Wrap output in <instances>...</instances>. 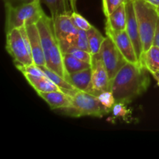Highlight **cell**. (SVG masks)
<instances>
[{"instance_id": "cell-14", "label": "cell", "mask_w": 159, "mask_h": 159, "mask_svg": "<svg viewBox=\"0 0 159 159\" xmlns=\"http://www.w3.org/2000/svg\"><path fill=\"white\" fill-rule=\"evenodd\" d=\"M127 26V9L126 2L115 9L110 15L107 16L106 30L120 32L126 30Z\"/></svg>"}, {"instance_id": "cell-2", "label": "cell", "mask_w": 159, "mask_h": 159, "mask_svg": "<svg viewBox=\"0 0 159 159\" xmlns=\"http://www.w3.org/2000/svg\"><path fill=\"white\" fill-rule=\"evenodd\" d=\"M44 52L46 67L65 79L66 75L63 62V51L56 36L54 22L46 14L37 23Z\"/></svg>"}, {"instance_id": "cell-23", "label": "cell", "mask_w": 159, "mask_h": 159, "mask_svg": "<svg viewBox=\"0 0 159 159\" xmlns=\"http://www.w3.org/2000/svg\"><path fill=\"white\" fill-rule=\"evenodd\" d=\"M71 20H72V22L79 30L88 31L93 26V25L90 24L89 22L86 19H85L82 15L78 13L76 11H72L71 12Z\"/></svg>"}, {"instance_id": "cell-19", "label": "cell", "mask_w": 159, "mask_h": 159, "mask_svg": "<svg viewBox=\"0 0 159 159\" xmlns=\"http://www.w3.org/2000/svg\"><path fill=\"white\" fill-rule=\"evenodd\" d=\"M51 12V17L54 20L61 14L71 13L72 9L68 0H42Z\"/></svg>"}, {"instance_id": "cell-22", "label": "cell", "mask_w": 159, "mask_h": 159, "mask_svg": "<svg viewBox=\"0 0 159 159\" xmlns=\"http://www.w3.org/2000/svg\"><path fill=\"white\" fill-rule=\"evenodd\" d=\"M97 98L99 102H101V104L110 111H111L114 104L116 102L114 96L110 90L102 92L97 95Z\"/></svg>"}, {"instance_id": "cell-28", "label": "cell", "mask_w": 159, "mask_h": 159, "mask_svg": "<svg viewBox=\"0 0 159 159\" xmlns=\"http://www.w3.org/2000/svg\"><path fill=\"white\" fill-rule=\"evenodd\" d=\"M2 1L3 2H4L5 6L16 7V6H22V5L38 1V0H2Z\"/></svg>"}, {"instance_id": "cell-9", "label": "cell", "mask_w": 159, "mask_h": 159, "mask_svg": "<svg viewBox=\"0 0 159 159\" xmlns=\"http://www.w3.org/2000/svg\"><path fill=\"white\" fill-rule=\"evenodd\" d=\"M110 90V79L99 54L93 56L92 85L90 93L97 96L103 91Z\"/></svg>"}, {"instance_id": "cell-13", "label": "cell", "mask_w": 159, "mask_h": 159, "mask_svg": "<svg viewBox=\"0 0 159 159\" xmlns=\"http://www.w3.org/2000/svg\"><path fill=\"white\" fill-rule=\"evenodd\" d=\"M37 93L53 110L69 107L72 104V98L61 90Z\"/></svg>"}, {"instance_id": "cell-29", "label": "cell", "mask_w": 159, "mask_h": 159, "mask_svg": "<svg viewBox=\"0 0 159 159\" xmlns=\"http://www.w3.org/2000/svg\"><path fill=\"white\" fill-rule=\"evenodd\" d=\"M153 45H156L157 47H158V48H159V20H158V25H157L156 31H155Z\"/></svg>"}, {"instance_id": "cell-5", "label": "cell", "mask_w": 159, "mask_h": 159, "mask_svg": "<svg viewBox=\"0 0 159 159\" xmlns=\"http://www.w3.org/2000/svg\"><path fill=\"white\" fill-rule=\"evenodd\" d=\"M5 8L6 33L15 28L37 23L45 14L40 6V0L16 7L5 6Z\"/></svg>"}, {"instance_id": "cell-30", "label": "cell", "mask_w": 159, "mask_h": 159, "mask_svg": "<svg viewBox=\"0 0 159 159\" xmlns=\"http://www.w3.org/2000/svg\"><path fill=\"white\" fill-rule=\"evenodd\" d=\"M145 2H148L149 4H151L152 6H153L154 7H155L157 9V10L159 12V0H144Z\"/></svg>"}, {"instance_id": "cell-8", "label": "cell", "mask_w": 159, "mask_h": 159, "mask_svg": "<svg viewBox=\"0 0 159 159\" xmlns=\"http://www.w3.org/2000/svg\"><path fill=\"white\" fill-rule=\"evenodd\" d=\"M53 22L54 31L62 50L76 37L79 30L72 22L71 13L58 15L53 20Z\"/></svg>"}, {"instance_id": "cell-1", "label": "cell", "mask_w": 159, "mask_h": 159, "mask_svg": "<svg viewBox=\"0 0 159 159\" xmlns=\"http://www.w3.org/2000/svg\"><path fill=\"white\" fill-rule=\"evenodd\" d=\"M148 73L141 64L127 62L110 81V91L116 102L127 104L147 91L150 85Z\"/></svg>"}, {"instance_id": "cell-11", "label": "cell", "mask_w": 159, "mask_h": 159, "mask_svg": "<svg viewBox=\"0 0 159 159\" xmlns=\"http://www.w3.org/2000/svg\"><path fill=\"white\" fill-rule=\"evenodd\" d=\"M106 34L107 37H110L113 40L127 62L133 64H141L138 60L134 46L129 37L127 31L113 32L110 30H106Z\"/></svg>"}, {"instance_id": "cell-26", "label": "cell", "mask_w": 159, "mask_h": 159, "mask_svg": "<svg viewBox=\"0 0 159 159\" xmlns=\"http://www.w3.org/2000/svg\"><path fill=\"white\" fill-rule=\"evenodd\" d=\"M127 0H102V9L105 16H108L120 6L127 2Z\"/></svg>"}, {"instance_id": "cell-4", "label": "cell", "mask_w": 159, "mask_h": 159, "mask_svg": "<svg viewBox=\"0 0 159 159\" xmlns=\"http://www.w3.org/2000/svg\"><path fill=\"white\" fill-rule=\"evenodd\" d=\"M71 107L60 109L64 114L72 117H81L85 116L102 117L110 110L104 107L98 99L97 96L91 93L78 91L72 96Z\"/></svg>"}, {"instance_id": "cell-15", "label": "cell", "mask_w": 159, "mask_h": 159, "mask_svg": "<svg viewBox=\"0 0 159 159\" xmlns=\"http://www.w3.org/2000/svg\"><path fill=\"white\" fill-rule=\"evenodd\" d=\"M65 79L79 91L90 93L92 85V68L78 71V72L67 74Z\"/></svg>"}, {"instance_id": "cell-6", "label": "cell", "mask_w": 159, "mask_h": 159, "mask_svg": "<svg viewBox=\"0 0 159 159\" xmlns=\"http://www.w3.org/2000/svg\"><path fill=\"white\" fill-rule=\"evenodd\" d=\"M6 34V50L16 67L34 64L26 26L11 30Z\"/></svg>"}, {"instance_id": "cell-12", "label": "cell", "mask_w": 159, "mask_h": 159, "mask_svg": "<svg viewBox=\"0 0 159 159\" xmlns=\"http://www.w3.org/2000/svg\"><path fill=\"white\" fill-rule=\"evenodd\" d=\"M26 29L34 64L38 66H46L44 52H43V45L40 38V31L37 27V23L27 25L26 26Z\"/></svg>"}, {"instance_id": "cell-31", "label": "cell", "mask_w": 159, "mask_h": 159, "mask_svg": "<svg viewBox=\"0 0 159 159\" xmlns=\"http://www.w3.org/2000/svg\"><path fill=\"white\" fill-rule=\"evenodd\" d=\"M78 0H69L70 6H71L72 11H76L77 8H76V3H77Z\"/></svg>"}, {"instance_id": "cell-20", "label": "cell", "mask_w": 159, "mask_h": 159, "mask_svg": "<svg viewBox=\"0 0 159 159\" xmlns=\"http://www.w3.org/2000/svg\"><path fill=\"white\" fill-rule=\"evenodd\" d=\"M86 33L90 48V52L93 54V56L98 54L106 37H103L102 34L93 26H92L91 29L86 31Z\"/></svg>"}, {"instance_id": "cell-16", "label": "cell", "mask_w": 159, "mask_h": 159, "mask_svg": "<svg viewBox=\"0 0 159 159\" xmlns=\"http://www.w3.org/2000/svg\"><path fill=\"white\" fill-rule=\"evenodd\" d=\"M25 79L28 83L35 89L37 93H48L61 90L48 76H34L25 75Z\"/></svg>"}, {"instance_id": "cell-27", "label": "cell", "mask_w": 159, "mask_h": 159, "mask_svg": "<svg viewBox=\"0 0 159 159\" xmlns=\"http://www.w3.org/2000/svg\"><path fill=\"white\" fill-rule=\"evenodd\" d=\"M126 104L127 103H124L122 102H116L111 110L113 116L123 118L124 120L127 119L130 111L127 108Z\"/></svg>"}, {"instance_id": "cell-7", "label": "cell", "mask_w": 159, "mask_h": 159, "mask_svg": "<svg viewBox=\"0 0 159 159\" xmlns=\"http://www.w3.org/2000/svg\"><path fill=\"white\" fill-rule=\"evenodd\" d=\"M99 55L108 72L110 81L127 62L113 40L107 36L101 47Z\"/></svg>"}, {"instance_id": "cell-24", "label": "cell", "mask_w": 159, "mask_h": 159, "mask_svg": "<svg viewBox=\"0 0 159 159\" xmlns=\"http://www.w3.org/2000/svg\"><path fill=\"white\" fill-rule=\"evenodd\" d=\"M16 68L19 71H20L23 73V75H30L34 76H47L46 74L43 72V70L40 68V67L34 63L28 65L17 66Z\"/></svg>"}, {"instance_id": "cell-17", "label": "cell", "mask_w": 159, "mask_h": 159, "mask_svg": "<svg viewBox=\"0 0 159 159\" xmlns=\"http://www.w3.org/2000/svg\"><path fill=\"white\" fill-rule=\"evenodd\" d=\"M141 64L152 75L159 72V48L152 45L146 52L143 53Z\"/></svg>"}, {"instance_id": "cell-3", "label": "cell", "mask_w": 159, "mask_h": 159, "mask_svg": "<svg viewBox=\"0 0 159 159\" xmlns=\"http://www.w3.org/2000/svg\"><path fill=\"white\" fill-rule=\"evenodd\" d=\"M134 6L144 53L153 45L159 12L156 8L144 0H134Z\"/></svg>"}, {"instance_id": "cell-32", "label": "cell", "mask_w": 159, "mask_h": 159, "mask_svg": "<svg viewBox=\"0 0 159 159\" xmlns=\"http://www.w3.org/2000/svg\"><path fill=\"white\" fill-rule=\"evenodd\" d=\"M152 76H153L154 79H155V80L157 81V82H158V85H159V72L155 73V74L152 75Z\"/></svg>"}, {"instance_id": "cell-21", "label": "cell", "mask_w": 159, "mask_h": 159, "mask_svg": "<svg viewBox=\"0 0 159 159\" xmlns=\"http://www.w3.org/2000/svg\"><path fill=\"white\" fill-rule=\"evenodd\" d=\"M70 48H79V49H82L84 50V51L90 52V48L89 44V40L88 37H87L86 31L79 30V33H78V34L76 35V37L70 42L69 44H68L66 47L62 48L63 53H65V51L68 49H69Z\"/></svg>"}, {"instance_id": "cell-33", "label": "cell", "mask_w": 159, "mask_h": 159, "mask_svg": "<svg viewBox=\"0 0 159 159\" xmlns=\"http://www.w3.org/2000/svg\"><path fill=\"white\" fill-rule=\"evenodd\" d=\"M68 1H69V0H68Z\"/></svg>"}, {"instance_id": "cell-10", "label": "cell", "mask_w": 159, "mask_h": 159, "mask_svg": "<svg viewBox=\"0 0 159 159\" xmlns=\"http://www.w3.org/2000/svg\"><path fill=\"white\" fill-rule=\"evenodd\" d=\"M126 9H127L126 31H127L129 37L130 38L134 46L138 60L141 63V59L143 54V47L142 43H141V36H140L138 20H137L136 14H135L134 0H127V2H126Z\"/></svg>"}, {"instance_id": "cell-25", "label": "cell", "mask_w": 159, "mask_h": 159, "mask_svg": "<svg viewBox=\"0 0 159 159\" xmlns=\"http://www.w3.org/2000/svg\"><path fill=\"white\" fill-rule=\"evenodd\" d=\"M65 53L71 54V55L77 57L79 60L83 61L89 63L91 65L93 63V54L90 52H89V51H84V50L82 49H79V48H70L69 49H68L65 51Z\"/></svg>"}, {"instance_id": "cell-18", "label": "cell", "mask_w": 159, "mask_h": 159, "mask_svg": "<svg viewBox=\"0 0 159 159\" xmlns=\"http://www.w3.org/2000/svg\"><path fill=\"white\" fill-rule=\"evenodd\" d=\"M63 62L66 75L78 72V71L92 68L91 64L79 60L77 57L68 53H65L63 54Z\"/></svg>"}]
</instances>
